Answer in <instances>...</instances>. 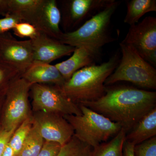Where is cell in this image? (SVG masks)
Here are the masks:
<instances>
[{
	"label": "cell",
	"instance_id": "3957f363",
	"mask_svg": "<svg viewBox=\"0 0 156 156\" xmlns=\"http://www.w3.org/2000/svg\"><path fill=\"white\" fill-rule=\"evenodd\" d=\"M121 3L113 0L77 29L63 33L59 41L74 48L83 47L99 57L102 47L115 41L111 35L110 27L112 17Z\"/></svg>",
	"mask_w": 156,
	"mask_h": 156
},
{
	"label": "cell",
	"instance_id": "4316f807",
	"mask_svg": "<svg viewBox=\"0 0 156 156\" xmlns=\"http://www.w3.org/2000/svg\"><path fill=\"white\" fill-rule=\"evenodd\" d=\"M62 146L57 143L45 140L41 149L37 156H57Z\"/></svg>",
	"mask_w": 156,
	"mask_h": 156
},
{
	"label": "cell",
	"instance_id": "cb8c5ba5",
	"mask_svg": "<svg viewBox=\"0 0 156 156\" xmlns=\"http://www.w3.org/2000/svg\"><path fill=\"white\" fill-rule=\"evenodd\" d=\"M134 156H156V136L134 145Z\"/></svg>",
	"mask_w": 156,
	"mask_h": 156
},
{
	"label": "cell",
	"instance_id": "2e32d148",
	"mask_svg": "<svg viewBox=\"0 0 156 156\" xmlns=\"http://www.w3.org/2000/svg\"><path fill=\"white\" fill-rule=\"evenodd\" d=\"M156 135V107L140 119L134 128L126 134V140L134 145Z\"/></svg>",
	"mask_w": 156,
	"mask_h": 156
},
{
	"label": "cell",
	"instance_id": "ffe728a7",
	"mask_svg": "<svg viewBox=\"0 0 156 156\" xmlns=\"http://www.w3.org/2000/svg\"><path fill=\"white\" fill-rule=\"evenodd\" d=\"M45 140L37 128L34 125L27 136L22 149L16 156H37L44 145Z\"/></svg>",
	"mask_w": 156,
	"mask_h": 156
},
{
	"label": "cell",
	"instance_id": "d4e9b609",
	"mask_svg": "<svg viewBox=\"0 0 156 156\" xmlns=\"http://www.w3.org/2000/svg\"><path fill=\"white\" fill-rule=\"evenodd\" d=\"M15 35L20 37L34 39L38 33V31L32 24L29 23L21 22L17 23L12 30Z\"/></svg>",
	"mask_w": 156,
	"mask_h": 156
},
{
	"label": "cell",
	"instance_id": "f546056e",
	"mask_svg": "<svg viewBox=\"0 0 156 156\" xmlns=\"http://www.w3.org/2000/svg\"><path fill=\"white\" fill-rule=\"evenodd\" d=\"M10 14L9 0H0V15L5 17Z\"/></svg>",
	"mask_w": 156,
	"mask_h": 156
},
{
	"label": "cell",
	"instance_id": "4dcf8cb0",
	"mask_svg": "<svg viewBox=\"0 0 156 156\" xmlns=\"http://www.w3.org/2000/svg\"><path fill=\"white\" fill-rule=\"evenodd\" d=\"M2 156H14V151L9 145V144L6 147Z\"/></svg>",
	"mask_w": 156,
	"mask_h": 156
},
{
	"label": "cell",
	"instance_id": "8fae6325",
	"mask_svg": "<svg viewBox=\"0 0 156 156\" xmlns=\"http://www.w3.org/2000/svg\"><path fill=\"white\" fill-rule=\"evenodd\" d=\"M30 40L33 62H36L50 64L62 57L69 56L76 49L40 32Z\"/></svg>",
	"mask_w": 156,
	"mask_h": 156
},
{
	"label": "cell",
	"instance_id": "1f68e13d",
	"mask_svg": "<svg viewBox=\"0 0 156 156\" xmlns=\"http://www.w3.org/2000/svg\"><path fill=\"white\" fill-rule=\"evenodd\" d=\"M5 96V95H4ZM4 96L0 98V109H1V106L2 105L3 100H4Z\"/></svg>",
	"mask_w": 156,
	"mask_h": 156
},
{
	"label": "cell",
	"instance_id": "7c38bea8",
	"mask_svg": "<svg viewBox=\"0 0 156 156\" xmlns=\"http://www.w3.org/2000/svg\"><path fill=\"white\" fill-rule=\"evenodd\" d=\"M113 0H72L68 2L64 26L73 28L81 26L108 6Z\"/></svg>",
	"mask_w": 156,
	"mask_h": 156
},
{
	"label": "cell",
	"instance_id": "9c48e42d",
	"mask_svg": "<svg viewBox=\"0 0 156 156\" xmlns=\"http://www.w3.org/2000/svg\"><path fill=\"white\" fill-rule=\"evenodd\" d=\"M33 123L46 141L62 146L74 135L70 124L63 116L54 113L32 112Z\"/></svg>",
	"mask_w": 156,
	"mask_h": 156
},
{
	"label": "cell",
	"instance_id": "603a6c76",
	"mask_svg": "<svg viewBox=\"0 0 156 156\" xmlns=\"http://www.w3.org/2000/svg\"><path fill=\"white\" fill-rule=\"evenodd\" d=\"M22 73L10 65L0 62V98L5 94L10 85L21 77Z\"/></svg>",
	"mask_w": 156,
	"mask_h": 156
},
{
	"label": "cell",
	"instance_id": "f1b7e54d",
	"mask_svg": "<svg viewBox=\"0 0 156 156\" xmlns=\"http://www.w3.org/2000/svg\"><path fill=\"white\" fill-rule=\"evenodd\" d=\"M134 144L125 140L123 146V156H134Z\"/></svg>",
	"mask_w": 156,
	"mask_h": 156
},
{
	"label": "cell",
	"instance_id": "7a4b0ae2",
	"mask_svg": "<svg viewBox=\"0 0 156 156\" xmlns=\"http://www.w3.org/2000/svg\"><path fill=\"white\" fill-rule=\"evenodd\" d=\"M120 58V53L116 52L101 64L79 70L62 86V89L78 105L98 100L105 94V82L118 66Z\"/></svg>",
	"mask_w": 156,
	"mask_h": 156
},
{
	"label": "cell",
	"instance_id": "ac0fdd59",
	"mask_svg": "<svg viewBox=\"0 0 156 156\" xmlns=\"http://www.w3.org/2000/svg\"><path fill=\"white\" fill-rule=\"evenodd\" d=\"M126 3L127 12L124 22L130 26L138 23L147 13L156 11V0H131Z\"/></svg>",
	"mask_w": 156,
	"mask_h": 156
},
{
	"label": "cell",
	"instance_id": "ba28073f",
	"mask_svg": "<svg viewBox=\"0 0 156 156\" xmlns=\"http://www.w3.org/2000/svg\"><path fill=\"white\" fill-rule=\"evenodd\" d=\"M122 43L131 47L145 61L156 67V17L148 16L140 23L130 26Z\"/></svg>",
	"mask_w": 156,
	"mask_h": 156
},
{
	"label": "cell",
	"instance_id": "5bb4252c",
	"mask_svg": "<svg viewBox=\"0 0 156 156\" xmlns=\"http://www.w3.org/2000/svg\"><path fill=\"white\" fill-rule=\"evenodd\" d=\"M32 85L35 84H52L62 87L66 80L55 65L33 62L21 75Z\"/></svg>",
	"mask_w": 156,
	"mask_h": 156
},
{
	"label": "cell",
	"instance_id": "9a60e30c",
	"mask_svg": "<svg viewBox=\"0 0 156 156\" xmlns=\"http://www.w3.org/2000/svg\"><path fill=\"white\" fill-rule=\"evenodd\" d=\"M98 58L87 48L80 47L76 48L69 58L55 66L66 82L79 70L95 64Z\"/></svg>",
	"mask_w": 156,
	"mask_h": 156
},
{
	"label": "cell",
	"instance_id": "7402d4cb",
	"mask_svg": "<svg viewBox=\"0 0 156 156\" xmlns=\"http://www.w3.org/2000/svg\"><path fill=\"white\" fill-rule=\"evenodd\" d=\"M32 126L31 115L23 122L14 131L9 142V145L14 151V156H17L22 149Z\"/></svg>",
	"mask_w": 156,
	"mask_h": 156
},
{
	"label": "cell",
	"instance_id": "6da1fadb",
	"mask_svg": "<svg viewBox=\"0 0 156 156\" xmlns=\"http://www.w3.org/2000/svg\"><path fill=\"white\" fill-rule=\"evenodd\" d=\"M117 123L126 134L145 115L156 107V92L126 86L105 87L98 100L82 104Z\"/></svg>",
	"mask_w": 156,
	"mask_h": 156
},
{
	"label": "cell",
	"instance_id": "484cf974",
	"mask_svg": "<svg viewBox=\"0 0 156 156\" xmlns=\"http://www.w3.org/2000/svg\"><path fill=\"white\" fill-rule=\"evenodd\" d=\"M22 22L18 17L13 14H9L0 18V34L8 32L13 30L17 23Z\"/></svg>",
	"mask_w": 156,
	"mask_h": 156
},
{
	"label": "cell",
	"instance_id": "4fadbf2b",
	"mask_svg": "<svg viewBox=\"0 0 156 156\" xmlns=\"http://www.w3.org/2000/svg\"><path fill=\"white\" fill-rule=\"evenodd\" d=\"M61 14L55 0H44L31 24L40 32L59 41L63 32L59 28Z\"/></svg>",
	"mask_w": 156,
	"mask_h": 156
},
{
	"label": "cell",
	"instance_id": "5b68a950",
	"mask_svg": "<svg viewBox=\"0 0 156 156\" xmlns=\"http://www.w3.org/2000/svg\"><path fill=\"white\" fill-rule=\"evenodd\" d=\"M122 56L113 73L105 82V86L118 82H129L137 87L156 89V69L130 46L120 43Z\"/></svg>",
	"mask_w": 156,
	"mask_h": 156
},
{
	"label": "cell",
	"instance_id": "30bf717a",
	"mask_svg": "<svg viewBox=\"0 0 156 156\" xmlns=\"http://www.w3.org/2000/svg\"><path fill=\"white\" fill-rule=\"evenodd\" d=\"M33 62L30 40L19 41L9 32L0 34V62L14 66L22 74Z\"/></svg>",
	"mask_w": 156,
	"mask_h": 156
},
{
	"label": "cell",
	"instance_id": "d6986e66",
	"mask_svg": "<svg viewBox=\"0 0 156 156\" xmlns=\"http://www.w3.org/2000/svg\"><path fill=\"white\" fill-rule=\"evenodd\" d=\"M126 134L125 130L122 129L110 141L93 148L92 156H123Z\"/></svg>",
	"mask_w": 156,
	"mask_h": 156
},
{
	"label": "cell",
	"instance_id": "e0dca14e",
	"mask_svg": "<svg viewBox=\"0 0 156 156\" xmlns=\"http://www.w3.org/2000/svg\"><path fill=\"white\" fill-rule=\"evenodd\" d=\"M44 0H9L10 14L31 23Z\"/></svg>",
	"mask_w": 156,
	"mask_h": 156
},
{
	"label": "cell",
	"instance_id": "83f0119b",
	"mask_svg": "<svg viewBox=\"0 0 156 156\" xmlns=\"http://www.w3.org/2000/svg\"><path fill=\"white\" fill-rule=\"evenodd\" d=\"M17 128L6 130L0 128V156H2L5 149L9 144L11 136Z\"/></svg>",
	"mask_w": 156,
	"mask_h": 156
},
{
	"label": "cell",
	"instance_id": "52a82bcc",
	"mask_svg": "<svg viewBox=\"0 0 156 156\" xmlns=\"http://www.w3.org/2000/svg\"><path fill=\"white\" fill-rule=\"evenodd\" d=\"M32 112L54 113L62 115H80L79 105L65 95L61 87L52 84H35L31 87Z\"/></svg>",
	"mask_w": 156,
	"mask_h": 156
},
{
	"label": "cell",
	"instance_id": "8992f818",
	"mask_svg": "<svg viewBox=\"0 0 156 156\" xmlns=\"http://www.w3.org/2000/svg\"><path fill=\"white\" fill-rule=\"evenodd\" d=\"M31 86L22 77L10 85L4 96L1 127L9 130L17 128L31 115L29 101Z\"/></svg>",
	"mask_w": 156,
	"mask_h": 156
},
{
	"label": "cell",
	"instance_id": "44dd1931",
	"mask_svg": "<svg viewBox=\"0 0 156 156\" xmlns=\"http://www.w3.org/2000/svg\"><path fill=\"white\" fill-rule=\"evenodd\" d=\"M93 148L80 140L74 135L62 146L57 156H92Z\"/></svg>",
	"mask_w": 156,
	"mask_h": 156
},
{
	"label": "cell",
	"instance_id": "277c9868",
	"mask_svg": "<svg viewBox=\"0 0 156 156\" xmlns=\"http://www.w3.org/2000/svg\"><path fill=\"white\" fill-rule=\"evenodd\" d=\"M82 115L63 116L73 129L74 135L94 148L107 142L122 130L121 126L83 105H79Z\"/></svg>",
	"mask_w": 156,
	"mask_h": 156
}]
</instances>
